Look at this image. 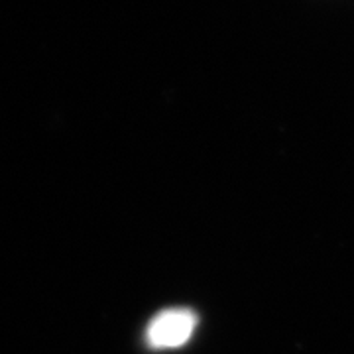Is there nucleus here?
Masks as SVG:
<instances>
[{
  "label": "nucleus",
  "instance_id": "obj_1",
  "mask_svg": "<svg viewBox=\"0 0 354 354\" xmlns=\"http://www.w3.org/2000/svg\"><path fill=\"white\" fill-rule=\"evenodd\" d=\"M199 325V317L189 307H169L153 317L146 329V344L153 351L181 348Z\"/></svg>",
  "mask_w": 354,
  "mask_h": 354
}]
</instances>
